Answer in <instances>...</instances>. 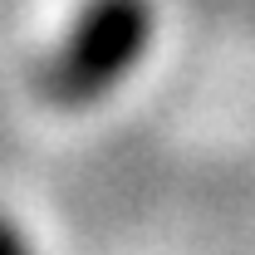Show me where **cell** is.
Returning <instances> with one entry per match:
<instances>
[{"instance_id":"obj_1","label":"cell","mask_w":255,"mask_h":255,"mask_svg":"<svg viewBox=\"0 0 255 255\" xmlns=\"http://www.w3.org/2000/svg\"><path fill=\"white\" fill-rule=\"evenodd\" d=\"M152 44V5L147 0H89L69 39L44 69V94L54 103H94L118 89Z\"/></svg>"},{"instance_id":"obj_2","label":"cell","mask_w":255,"mask_h":255,"mask_svg":"<svg viewBox=\"0 0 255 255\" xmlns=\"http://www.w3.org/2000/svg\"><path fill=\"white\" fill-rule=\"evenodd\" d=\"M0 255H34L30 241H25V231L10 221V216H0Z\"/></svg>"}]
</instances>
